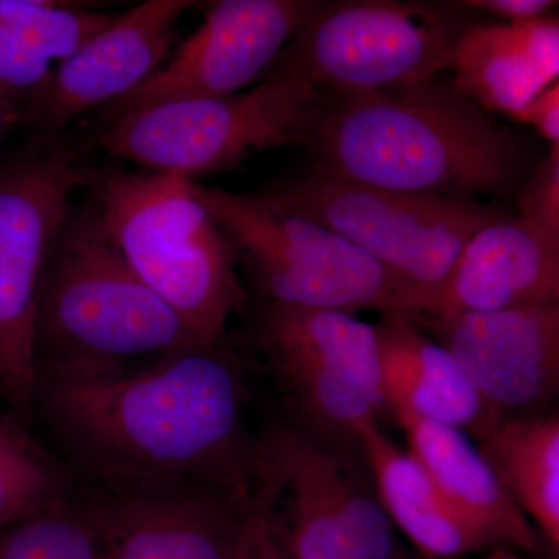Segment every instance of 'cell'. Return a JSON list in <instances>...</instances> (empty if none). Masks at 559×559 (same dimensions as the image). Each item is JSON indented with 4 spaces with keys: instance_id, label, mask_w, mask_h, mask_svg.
Wrapping results in <instances>:
<instances>
[{
    "instance_id": "cell-26",
    "label": "cell",
    "mask_w": 559,
    "mask_h": 559,
    "mask_svg": "<svg viewBox=\"0 0 559 559\" xmlns=\"http://www.w3.org/2000/svg\"><path fill=\"white\" fill-rule=\"evenodd\" d=\"M460 5L488 11L506 22H530L550 16V11L557 9L558 2L554 0H471Z\"/></svg>"
},
{
    "instance_id": "cell-24",
    "label": "cell",
    "mask_w": 559,
    "mask_h": 559,
    "mask_svg": "<svg viewBox=\"0 0 559 559\" xmlns=\"http://www.w3.org/2000/svg\"><path fill=\"white\" fill-rule=\"evenodd\" d=\"M97 535L75 496L0 532V559H100Z\"/></svg>"
},
{
    "instance_id": "cell-30",
    "label": "cell",
    "mask_w": 559,
    "mask_h": 559,
    "mask_svg": "<svg viewBox=\"0 0 559 559\" xmlns=\"http://www.w3.org/2000/svg\"><path fill=\"white\" fill-rule=\"evenodd\" d=\"M485 559H522L518 557L516 551L507 550V549H496L491 550L488 554V557Z\"/></svg>"
},
{
    "instance_id": "cell-29",
    "label": "cell",
    "mask_w": 559,
    "mask_h": 559,
    "mask_svg": "<svg viewBox=\"0 0 559 559\" xmlns=\"http://www.w3.org/2000/svg\"><path fill=\"white\" fill-rule=\"evenodd\" d=\"M20 109L0 94V143L13 128L20 127Z\"/></svg>"
},
{
    "instance_id": "cell-14",
    "label": "cell",
    "mask_w": 559,
    "mask_h": 559,
    "mask_svg": "<svg viewBox=\"0 0 559 559\" xmlns=\"http://www.w3.org/2000/svg\"><path fill=\"white\" fill-rule=\"evenodd\" d=\"M198 5L194 0H146L117 14L58 66L38 97L22 110L20 127L32 132L33 142L60 140L81 114L138 90L165 64L180 17Z\"/></svg>"
},
{
    "instance_id": "cell-2",
    "label": "cell",
    "mask_w": 559,
    "mask_h": 559,
    "mask_svg": "<svg viewBox=\"0 0 559 559\" xmlns=\"http://www.w3.org/2000/svg\"><path fill=\"white\" fill-rule=\"evenodd\" d=\"M307 148L341 178L426 197L520 193L535 170L525 140L452 79L329 94Z\"/></svg>"
},
{
    "instance_id": "cell-15",
    "label": "cell",
    "mask_w": 559,
    "mask_h": 559,
    "mask_svg": "<svg viewBox=\"0 0 559 559\" xmlns=\"http://www.w3.org/2000/svg\"><path fill=\"white\" fill-rule=\"evenodd\" d=\"M428 323L500 418L559 411V305Z\"/></svg>"
},
{
    "instance_id": "cell-17",
    "label": "cell",
    "mask_w": 559,
    "mask_h": 559,
    "mask_svg": "<svg viewBox=\"0 0 559 559\" xmlns=\"http://www.w3.org/2000/svg\"><path fill=\"white\" fill-rule=\"evenodd\" d=\"M374 326L385 401L393 417L411 415L451 426L476 441L502 419L450 349L423 333L418 319L385 314Z\"/></svg>"
},
{
    "instance_id": "cell-16",
    "label": "cell",
    "mask_w": 559,
    "mask_h": 559,
    "mask_svg": "<svg viewBox=\"0 0 559 559\" xmlns=\"http://www.w3.org/2000/svg\"><path fill=\"white\" fill-rule=\"evenodd\" d=\"M551 305H559V245L532 221L506 213L469 238L423 320Z\"/></svg>"
},
{
    "instance_id": "cell-23",
    "label": "cell",
    "mask_w": 559,
    "mask_h": 559,
    "mask_svg": "<svg viewBox=\"0 0 559 559\" xmlns=\"http://www.w3.org/2000/svg\"><path fill=\"white\" fill-rule=\"evenodd\" d=\"M75 491L68 465L33 436L27 418L0 412V532L64 506Z\"/></svg>"
},
{
    "instance_id": "cell-18",
    "label": "cell",
    "mask_w": 559,
    "mask_h": 559,
    "mask_svg": "<svg viewBox=\"0 0 559 559\" xmlns=\"http://www.w3.org/2000/svg\"><path fill=\"white\" fill-rule=\"evenodd\" d=\"M407 450L428 469L452 509L479 533L488 550L536 551L539 536L491 462L468 433L399 415Z\"/></svg>"
},
{
    "instance_id": "cell-10",
    "label": "cell",
    "mask_w": 559,
    "mask_h": 559,
    "mask_svg": "<svg viewBox=\"0 0 559 559\" xmlns=\"http://www.w3.org/2000/svg\"><path fill=\"white\" fill-rule=\"evenodd\" d=\"M460 33L425 3L320 2L277 64L325 94L401 90L451 70Z\"/></svg>"
},
{
    "instance_id": "cell-6",
    "label": "cell",
    "mask_w": 559,
    "mask_h": 559,
    "mask_svg": "<svg viewBox=\"0 0 559 559\" xmlns=\"http://www.w3.org/2000/svg\"><path fill=\"white\" fill-rule=\"evenodd\" d=\"M193 190L263 304L421 319L417 296L404 283L329 227L272 207L257 193L197 182Z\"/></svg>"
},
{
    "instance_id": "cell-11",
    "label": "cell",
    "mask_w": 559,
    "mask_h": 559,
    "mask_svg": "<svg viewBox=\"0 0 559 559\" xmlns=\"http://www.w3.org/2000/svg\"><path fill=\"white\" fill-rule=\"evenodd\" d=\"M352 460L290 421L255 437L250 510L290 558L367 559L353 530L362 477Z\"/></svg>"
},
{
    "instance_id": "cell-22",
    "label": "cell",
    "mask_w": 559,
    "mask_h": 559,
    "mask_svg": "<svg viewBox=\"0 0 559 559\" xmlns=\"http://www.w3.org/2000/svg\"><path fill=\"white\" fill-rule=\"evenodd\" d=\"M477 444L533 527L559 549V411L502 418Z\"/></svg>"
},
{
    "instance_id": "cell-1",
    "label": "cell",
    "mask_w": 559,
    "mask_h": 559,
    "mask_svg": "<svg viewBox=\"0 0 559 559\" xmlns=\"http://www.w3.org/2000/svg\"><path fill=\"white\" fill-rule=\"evenodd\" d=\"M33 415L81 484L212 485L250 506L255 437L246 388L226 342L154 360L146 369L39 370Z\"/></svg>"
},
{
    "instance_id": "cell-12",
    "label": "cell",
    "mask_w": 559,
    "mask_h": 559,
    "mask_svg": "<svg viewBox=\"0 0 559 559\" xmlns=\"http://www.w3.org/2000/svg\"><path fill=\"white\" fill-rule=\"evenodd\" d=\"M103 559H238L249 503L194 481L76 485Z\"/></svg>"
},
{
    "instance_id": "cell-7",
    "label": "cell",
    "mask_w": 559,
    "mask_h": 559,
    "mask_svg": "<svg viewBox=\"0 0 559 559\" xmlns=\"http://www.w3.org/2000/svg\"><path fill=\"white\" fill-rule=\"evenodd\" d=\"M257 194L272 207L329 227L377 260L417 296L419 320L429 314L469 238L506 215L477 200L380 189L312 164Z\"/></svg>"
},
{
    "instance_id": "cell-27",
    "label": "cell",
    "mask_w": 559,
    "mask_h": 559,
    "mask_svg": "<svg viewBox=\"0 0 559 559\" xmlns=\"http://www.w3.org/2000/svg\"><path fill=\"white\" fill-rule=\"evenodd\" d=\"M238 559H293L282 540L260 516L252 513L240 558Z\"/></svg>"
},
{
    "instance_id": "cell-3",
    "label": "cell",
    "mask_w": 559,
    "mask_h": 559,
    "mask_svg": "<svg viewBox=\"0 0 559 559\" xmlns=\"http://www.w3.org/2000/svg\"><path fill=\"white\" fill-rule=\"evenodd\" d=\"M200 345L178 312L131 270L92 205L72 212L40 289L38 371L103 373Z\"/></svg>"
},
{
    "instance_id": "cell-20",
    "label": "cell",
    "mask_w": 559,
    "mask_h": 559,
    "mask_svg": "<svg viewBox=\"0 0 559 559\" xmlns=\"http://www.w3.org/2000/svg\"><path fill=\"white\" fill-rule=\"evenodd\" d=\"M358 443L374 495L419 557L459 559L488 550L479 533L452 509L428 469L407 448L399 447L380 421L360 426Z\"/></svg>"
},
{
    "instance_id": "cell-21",
    "label": "cell",
    "mask_w": 559,
    "mask_h": 559,
    "mask_svg": "<svg viewBox=\"0 0 559 559\" xmlns=\"http://www.w3.org/2000/svg\"><path fill=\"white\" fill-rule=\"evenodd\" d=\"M116 17L84 3L40 0L31 13L0 21V94L22 112L58 66Z\"/></svg>"
},
{
    "instance_id": "cell-9",
    "label": "cell",
    "mask_w": 559,
    "mask_h": 559,
    "mask_svg": "<svg viewBox=\"0 0 559 559\" xmlns=\"http://www.w3.org/2000/svg\"><path fill=\"white\" fill-rule=\"evenodd\" d=\"M252 344L289 419L334 450L355 455L358 430L388 409L377 326L342 311L263 304Z\"/></svg>"
},
{
    "instance_id": "cell-8",
    "label": "cell",
    "mask_w": 559,
    "mask_h": 559,
    "mask_svg": "<svg viewBox=\"0 0 559 559\" xmlns=\"http://www.w3.org/2000/svg\"><path fill=\"white\" fill-rule=\"evenodd\" d=\"M32 143L0 162V400L27 419L38 384L40 289L73 193L92 173L70 143Z\"/></svg>"
},
{
    "instance_id": "cell-5",
    "label": "cell",
    "mask_w": 559,
    "mask_h": 559,
    "mask_svg": "<svg viewBox=\"0 0 559 559\" xmlns=\"http://www.w3.org/2000/svg\"><path fill=\"white\" fill-rule=\"evenodd\" d=\"M330 95L275 64L255 86L130 110L108 121L100 146L160 175L193 180L237 167L263 151L307 145Z\"/></svg>"
},
{
    "instance_id": "cell-19",
    "label": "cell",
    "mask_w": 559,
    "mask_h": 559,
    "mask_svg": "<svg viewBox=\"0 0 559 559\" xmlns=\"http://www.w3.org/2000/svg\"><path fill=\"white\" fill-rule=\"evenodd\" d=\"M451 70L455 86L471 100L521 121L559 79V17L462 32Z\"/></svg>"
},
{
    "instance_id": "cell-4",
    "label": "cell",
    "mask_w": 559,
    "mask_h": 559,
    "mask_svg": "<svg viewBox=\"0 0 559 559\" xmlns=\"http://www.w3.org/2000/svg\"><path fill=\"white\" fill-rule=\"evenodd\" d=\"M92 209L131 270L167 301L201 345L226 342L246 307L238 261L198 200L193 180L160 173H91Z\"/></svg>"
},
{
    "instance_id": "cell-31",
    "label": "cell",
    "mask_w": 559,
    "mask_h": 559,
    "mask_svg": "<svg viewBox=\"0 0 559 559\" xmlns=\"http://www.w3.org/2000/svg\"><path fill=\"white\" fill-rule=\"evenodd\" d=\"M100 559H103V558L100 557Z\"/></svg>"
},
{
    "instance_id": "cell-13",
    "label": "cell",
    "mask_w": 559,
    "mask_h": 559,
    "mask_svg": "<svg viewBox=\"0 0 559 559\" xmlns=\"http://www.w3.org/2000/svg\"><path fill=\"white\" fill-rule=\"evenodd\" d=\"M319 5L312 0L205 3L201 27L138 90L109 105L110 119L159 103L226 97L252 87L270 75Z\"/></svg>"
},
{
    "instance_id": "cell-25",
    "label": "cell",
    "mask_w": 559,
    "mask_h": 559,
    "mask_svg": "<svg viewBox=\"0 0 559 559\" xmlns=\"http://www.w3.org/2000/svg\"><path fill=\"white\" fill-rule=\"evenodd\" d=\"M520 215L559 245V145L551 146L547 159L536 165L522 187Z\"/></svg>"
},
{
    "instance_id": "cell-28",
    "label": "cell",
    "mask_w": 559,
    "mask_h": 559,
    "mask_svg": "<svg viewBox=\"0 0 559 559\" xmlns=\"http://www.w3.org/2000/svg\"><path fill=\"white\" fill-rule=\"evenodd\" d=\"M521 121L532 124L554 145H559V79L540 95Z\"/></svg>"
}]
</instances>
